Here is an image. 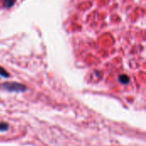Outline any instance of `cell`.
Wrapping results in <instances>:
<instances>
[{
	"label": "cell",
	"instance_id": "cell-2",
	"mask_svg": "<svg viewBox=\"0 0 146 146\" xmlns=\"http://www.w3.org/2000/svg\"><path fill=\"white\" fill-rule=\"evenodd\" d=\"M119 81L121 84H127L130 81V78L127 75H126V74H121L119 77Z\"/></svg>",
	"mask_w": 146,
	"mask_h": 146
},
{
	"label": "cell",
	"instance_id": "cell-3",
	"mask_svg": "<svg viewBox=\"0 0 146 146\" xmlns=\"http://www.w3.org/2000/svg\"><path fill=\"white\" fill-rule=\"evenodd\" d=\"M9 129V125L6 122L0 121V132H6Z\"/></svg>",
	"mask_w": 146,
	"mask_h": 146
},
{
	"label": "cell",
	"instance_id": "cell-1",
	"mask_svg": "<svg viewBox=\"0 0 146 146\" xmlns=\"http://www.w3.org/2000/svg\"><path fill=\"white\" fill-rule=\"evenodd\" d=\"M1 87L8 92H23L27 90L26 86L17 83V82H8L1 85Z\"/></svg>",
	"mask_w": 146,
	"mask_h": 146
},
{
	"label": "cell",
	"instance_id": "cell-5",
	"mask_svg": "<svg viewBox=\"0 0 146 146\" xmlns=\"http://www.w3.org/2000/svg\"><path fill=\"white\" fill-rule=\"evenodd\" d=\"M14 3H15V0H5V1H4V4H5V6H7V7L12 6V5L14 4Z\"/></svg>",
	"mask_w": 146,
	"mask_h": 146
},
{
	"label": "cell",
	"instance_id": "cell-4",
	"mask_svg": "<svg viewBox=\"0 0 146 146\" xmlns=\"http://www.w3.org/2000/svg\"><path fill=\"white\" fill-rule=\"evenodd\" d=\"M0 75L3 76V77H4V78H8L9 77L8 72L4 68H0Z\"/></svg>",
	"mask_w": 146,
	"mask_h": 146
}]
</instances>
